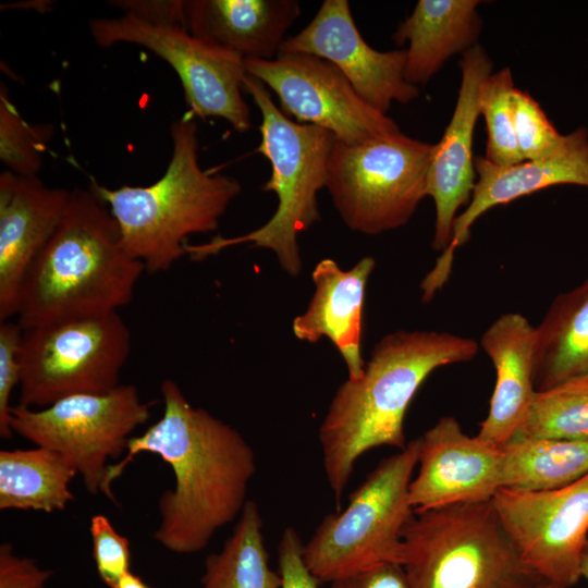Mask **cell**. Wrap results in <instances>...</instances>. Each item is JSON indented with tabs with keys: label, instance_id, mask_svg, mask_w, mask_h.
<instances>
[{
	"label": "cell",
	"instance_id": "cell-28",
	"mask_svg": "<svg viewBox=\"0 0 588 588\" xmlns=\"http://www.w3.org/2000/svg\"><path fill=\"white\" fill-rule=\"evenodd\" d=\"M514 89L513 75L509 68L488 75L479 88V112L487 128L485 158L500 167L523 161L514 130Z\"/></svg>",
	"mask_w": 588,
	"mask_h": 588
},
{
	"label": "cell",
	"instance_id": "cell-26",
	"mask_svg": "<svg viewBox=\"0 0 588 588\" xmlns=\"http://www.w3.org/2000/svg\"><path fill=\"white\" fill-rule=\"evenodd\" d=\"M200 584L201 588H282L280 573L270 567L255 501H246L233 534L219 552L207 556Z\"/></svg>",
	"mask_w": 588,
	"mask_h": 588
},
{
	"label": "cell",
	"instance_id": "cell-7",
	"mask_svg": "<svg viewBox=\"0 0 588 588\" xmlns=\"http://www.w3.org/2000/svg\"><path fill=\"white\" fill-rule=\"evenodd\" d=\"M419 439L382 460L351 493L346 507L328 514L304 544L307 568L332 583L383 563L403 561V532L415 511L409 483Z\"/></svg>",
	"mask_w": 588,
	"mask_h": 588
},
{
	"label": "cell",
	"instance_id": "cell-1",
	"mask_svg": "<svg viewBox=\"0 0 588 588\" xmlns=\"http://www.w3.org/2000/svg\"><path fill=\"white\" fill-rule=\"evenodd\" d=\"M160 393L161 417L108 466L101 494L117 503L111 486L130 463L142 453L158 455L171 467L174 487L159 497L154 539L173 553L193 554L242 513L256 456L241 432L193 406L172 379L161 382Z\"/></svg>",
	"mask_w": 588,
	"mask_h": 588
},
{
	"label": "cell",
	"instance_id": "cell-36",
	"mask_svg": "<svg viewBox=\"0 0 588 588\" xmlns=\"http://www.w3.org/2000/svg\"><path fill=\"white\" fill-rule=\"evenodd\" d=\"M331 588H413L404 567L383 563L331 583Z\"/></svg>",
	"mask_w": 588,
	"mask_h": 588
},
{
	"label": "cell",
	"instance_id": "cell-23",
	"mask_svg": "<svg viewBox=\"0 0 588 588\" xmlns=\"http://www.w3.org/2000/svg\"><path fill=\"white\" fill-rule=\"evenodd\" d=\"M588 376V278L558 294L535 327L534 382L544 391Z\"/></svg>",
	"mask_w": 588,
	"mask_h": 588
},
{
	"label": "cell",
	"instance_id": "cell-40",
	"mask_svg": "<svg viewBox=\"0 0 588 588\" xmlns=\"http://www.w3.org/2000/svg\"><path fill=\"white\" fill-rule=\"evenodd\" d=\"M44 588H47V587H44Z\"/></svg>",
	"mask_w": 588,
	"mask_h": 588
},
{
	"label": "cell",
	"instance_id": "cell-35",
	"mask_svg": "<svg viewBox=\"0 0 588 588\" xmlns=\"http://www.w3.org/2000/svg\"><path fill=\"white\" fill-rule=\"evenodd\" d=\"M109 3L152 25L186 28L184 0H115Z\"/></svg>",
	"mask_w": 588,
	"mask_h": 588
},
{
	"label": "cell",
	"instance_id": "cell-2",
	"mask_svg": "<svg viewBox=\"0 0 588 588\" xmlns=\"http://www.w3.org/2000/svg\"><path fill=\"white\" fill-rule=\"evenodd\" d=\"M478 348L474 339L450 332L399 330L375 345L359 379L336 389L318 433L336 511L363 454L406 446L404 417L427 377L439 367L471 360Z\"/></svg>",
	"mask_w": 588,
	"mask_h": 588
},
{
	"label": "cell",
	"instance_id": "cell-31",
	"mask_svg": "<svg viewBox=\"0 0 588 588\" xmlns=\"http://www.w3.org/2000/svg\"><path fill=\"white\" fill-rule=\"evenodd\" d=\"M89 534L97 574L106 586L117 588L121 577L131 571L130 541L103 514L90 518Z\"/></svg>",
	"mask_w": 588,
	"mask_h": 588
},
{
	"label": "cell",
	"instance_id": "cell-33",
	"mask_svg": "<svg viewBox=\"0 0 588 588\" xmlns=\"http://www.w3.org/2000/svg\"><path fill=\"white\" fill-rule=\"evenodd\" d=\"M303 549L304 544L296 529L284 528L278 546L282 588H319V581L306 566Z\"/></svg>",
	"mask_w": 588,
	"mask_h": 588
},
{
	"label": "cell",
	"instance_id": "cell-6",
	"mask_svg": "<svg viewBox=\"0 0 588 588\" xmlns=\"http://www.w3.org/2000/svg\"><path fill=\"white\" fill-rule=\"evenodd\" d=\"M402 566L413 588H535L543 581L491 501L415 513L403 532Z\"/></svg>",
	"mask_w": 588,
	"mask_h": 588
},
{
	"label": "cell",
	"instance_id": "cell-9",
	"mask_svg": "<svg viewBox=\"0 0 588 588\" xmlns=\"http://www.w3.org/2000/svg\"><path fill=\"white\" fill-rule=\"evenodd\" d=\"M131 351L118 311L23 330L19 405L41 408L77 394H102L120 383Z\"/></svg>",
	"mask_w": 588,
	"mask_h": 588
},
{
	"label": "cell",
	"instance_id": "cell-21",
	"mask_svg": "<svg viewBox=\"0 0 588 588\" xmlns=\"http://www.w3.org/2000/svg\"><path fill=\"white\" fill-rule=\"evenodd\" d=\"M186 28L196 38L244 60L275 59L301 15L297 0H184Z\"/></svg>",
	"mask_w": 588,
	"mask_h": 588
},
{
	"label": "cell",
	"instance_id": "cell-34",
	"mask_svg": "<svg viewBox=\"0 0 588 588\" xmlns=\"http://www.w3.org/2000/svg\"><path fill=\"white\" fill-rule=\"evenodd\" d=\"M53 572L21 556L11 543L0 546V588H44Z\"/></svg>",
	"mask_w": 588,
	"mask_h": 588
},
{
	"label": "cell",
	"instance_id": "cell-20",
	"mask_svg": "<svg viewBox=\"0 0 588 588\" xmlns=\"http://www.w3.org/2000/svg\"><path fill=\"white\" fill-rule=\"evenodd\" d=\"M480 346L495 369L488 415L478 436L504 446L519 431L536 394L535 327L519 313H506L483 332Z\"/></svg>",
	"mask_w": 588,
	"mask_h": 588
},
{
	"label": "cell",
	"instance_id": "cell-19",
	"mask_svg": "<svg viewBox=\"0 0 588 588\" xmlns=\"http://www.w3.org/2000/svg\"><path fill=\"white\" fill-rule=\"evenodd\" d=\"M376 261L366 256L350 270H342L331 258L320 260L313 270L314 295L306 310L295 317L294 335L308 343L328 338L342 355L347 379H359L366 363L362 357L365 292Z\"/></svg>",
	"mask_w": 588,
	"mask_h": 588
},
{
	"label": "cell",
	"instance_id": "cell-18",
	"mask_svg": "<svg viewBox=\"0 0 588 588\" xmlns=\"http://www.w3.org/2000/svg\"><path fill=\"white\" fill-rule=\"evenodd\" d=\"M71 191L38 175L0 174V321L16 316L23 279L66 209Z\"/></svg>",
	"mask_w": 588,
	"mask_h": 588
},
{
	"label": "cell",
	"instance_id": "cell-37",
	"mask_svg": "<svg viewBox=\"0 0 588 588\" xmlns=\"http://www.w3.org/2000/svg\"><path fill=\"white\" fill-rule=\"evenodd\" d=\"M117 588H154V587L145 583L138 575L128 571L121 577Z\"/></svg>",
	"mask_w": 588,
	"mask_h": 588
},
{
	"label": "cell",
	"instance_id": "cell-5",
	"mask_svg": "<svg viewBox=\"0 0 588 588\" xmlns=\"http://www.w3.org/2000/svg\"><path fill=\"white\" fill-rule=\"evenodd\" d=\"M248 93L261 113V140L257 151L267 158L271 176L261 189L273 192L278 206L273 216L248 233L217 236L201 244H184L185 255L203 260L229 247L250 244L271 249L284 271L296 277L302 270L298 235L320 221L317 195L326 187L327 168L335 136L328 130L292 121L279 109L266 85L246 75Z\"/></svg>",
	"mask_w": 588,
	"mask_h": 588
},
{
	"label": "cell",
	"instance_id": "cell-24",
	"mask_svg": "<svg viewBox=\"0 0 588 588\" xmlns=\"http://www.w3.org/2000/svg\"><path fill=\"white\" fill-rule=\"evenodd\" d=\"M77 476L58 452L35 446L0 451V510L61 512L74 500Z\"/></svg>",
	"mask_w": 588,
	"mask_h": 588
},
{
	"label": "cell",
	"instance_id": "cell-10",
	"mask_svg": "<svg viewBox=\"0 0 588 588\" xmlns=\"http://www.w3.org/2000/svg\"><path fill=\"white\" fill-rule=\"evenodd\" d=\"M134 384L102 394H77L41 408H11L13 433L60 453L82 477L86 490L101 494L110 461L124 455L134 431L150 417Z\"/></svg>",
	"mask_w": 588,
	"mask_h": 588
},
{
	"label": "cell",
	"instance_id": "cell-8",
	"mask_svg": "<svg viewBox=\"0 0 588 588\" xmlns=\"http://www.w3.org/2000/svg\"><path fill=\"white\" fill-rule=\"evenodd\" d=\"M433 150L401 132L358 144L335 138L326 188L345 225L367 235L405 225L428 196Z\"/></svg>",
	"mask_w": 588,
	"mask_h": 588
},
{
	"label": "cell",
	"instance_id": "cell-16",
	"mask_svg": "<svg viewBox=\"0 0 588 588\" xmlns=\"http://www.w3.org/2000/svg\"><path fill=\"white\" fill-rule=\"evenodd\" d=\"M418 439V473L409 483L415 513L490 502L502 488L503 449L469 437L453 416L441 417Z\"/></svg>",
	"mask_w": 588,
	"mask_h": 588
},
{
	"label": "cell",
	"instance_id": "cell-27",
	"mask_svg": "<svg viewBox=\"0 0 588 588\" xmlns=\"http://www.w3.org/2000/svg\"><path fill=\"white\" fill-rule=\"evenodd\" d=\"M516 436L588 439V376L537 391Z\"/></svg>",
	"mask_w": 588,
	"mask_h": 588
},
{
	"label": "cell",
	"instance_id": "cell-38",
	"mask_svg": "<svg viewBox=\"0 0 588 588\" xmlns=\"http://www.w3.org/2000/svg\"><path fill=\"white\" fill-rule=\"evenodd\" d=\"M580 574H581V578L584 577L588 580V541L585 546V549L581 555Z\"/></svg>",
	"mask_w": 588,
	"mask_h": 588
},
{
	"label": "cell",
	"instance_id": "cell-25",
	"mask_svg": "<svg viewBox=\"0 0 588 588\" xmlns=\"http://www.w3.org/2000/svg\"><path fill=\"white\" fill-rule=\"evenodd\" d=\"M502 449V488L552 490L588 475V439L515 436Z\"/></svg>",
	"mask_w": 588,
	"mask_h": 588
},
{
	"label": "cell",
	"instance_id": "cell-30",
	"mask_svg": "<svg viewBox=\"0 0 588 588\" xmlns=\"http://www.w3.org/2000/svg\"><path fill=\"white\" fill-rule=\"evenodd\" d=\"M512 102L515 137L523 161L544 159L559 150L565 135L556 131L534 97L515 88Z\"/></svg>",
	"mask_w": 588,
	"mask_h": 588
},
{
	"label": "cell",
	"instance_id": "cell-22",
	"mask_svg": "<svg viewBox=\"0 0 588 588\" xmlns=\"http://www.w3.org/2000/svg\"><path fill=\"white\" fill-rule=\"evenodd\" d=\"M477 0H419L393 40L408 42L405 79L426 84L454 54L476 46L481 30Z\"/></svg>",
	"mask_w": 588,
	"mask_h": 588
},
{
	"label": "cell",
	"instance_id": "cell-15",
	"mask_svg": "<svg viewBox=\"0 0 588 588\" xmlns=\"http://www.w3.org/2000/svg\"><path fill=\"white\" fill-rule=\"evenodd\" d=\"M475 170L474 192L465 210L454 220L450 245L420 283L426 303L449 280L456 248L469 238L471 225L486 211L560 184L588 188V131L579 127L565 135L560 149L544 159L500 167L479 157Z\"/></svg>",
	"mask_w": 588,
	"mask_h": 588
},
{
	"label": "cell",
	"instance_id": "cell-14",
	"mask_svg": "<svg viewBox=\"0 0 588 588\" xmlns=\"http://www.w3.org/2000/svg\"><path fill=\"white\" fill-rule=\"evenodd\" d=\"M281 52H303L334 64L357 95L385 114L396 101L419 96L405 79L406 50L378 51L362 37L347 0H324L314 19L283 42ZM280 52V53H281Z\"/></svg>",
	"mask_w": 588,
	"mask_h": 588
},
{
	"label": "cell",
	"instance_id": "cell-29",
	"mask_svg": "<svg viewBox=\"0 0 588 588\" xmlns=\"http://www.w3.org/2000/svg\"><path fill=\"white\" fill-rule=\"evenodd\" d=\"M51 124H29L11 101L7 86L0 87V159L7 171L19 175H38L48 143L53 136Z\"/></svg>",
	"mask_w": 588,
	"mask_h": 588
},
{
	"label": "cell",
	"instance_id": "cell-13",
	"mask_svg": "<svg viewBox=\"0 0 588 588\" xmlns=\"http://www.w3.org/2000/svg\"><path fill=\"white\" fill-rule=\"evenodd\" d=\"M248 75L279 98L281 110L299 122L330 131L338 140L358 144L399 133V125L366 103L331 62L303 52L272 60L246 59Z\"/></svg>",
	"mask_w": 588,
	"mask_h": 588
},
{
	"label": "cell",
	"instance_id": "cell-11",
	"mask_svg": "<svg viewBox=\"0 0 588 588\" xmlns=\"http://www.w3.org/2000/svg\"><path fill=\"white\" fill-rule=\"evenodd\" d=\"M89 32L102 48L134 44L164 60L177 74L192 114L224 119L240 133L250 128L241 56L194 37L185 27L152 25L128 13L93 20Z\"/></svg>",
	"mask_w": 588,
	"mask_h": 588
},
{
	"label": "cell",
	"instance_id": "cell-32",
	"mask_svg": "<svg viewBox=\"0 0 588 588\" xmlns=\"http://www.w3.org/2000/svg\"><path fill=\"white\" fill-rule=\"evenodd\" d=\"M23 329L17 321L0 323V437L11 439L10 427L12 391L20 383V348Z\"/></svg>",
	"mask_w": 588,
	"mask_h": 588
},
{
	"label": "cell",
	"instance_id": "cell-4",
	"mask_svg": "<svg viewBox=\"0 0 588 588\" xmlns=\"http://www.w3.org/2000/svg\"><path fill=\"white\" fill-rule=\"evenodd\" d=\"M171 139L170 161L155 183L111 189L93 180L89 186L117 220L124 249L149 273L167 271L181 259L189 235L217 230L242 192L236 179L203 170L192 118L173 121Z\"/></svg>",
	"mask_w": 588,
	"mask_h": 588
},
{
	"label": "cell",
	"instance_id": "cell-39",
	"mask_svg": "<svg viewBox=\"0 0 588 588\" xmlns=\"http://www.w3.org/2000/svg\"><path fill=\"white\" fill-rule=\"evenodd\" d=\"M535 588H563V587L554 585V584H550L547 581H541Z\"/></svg>",
	"mask_w": 588,
	"mask_h": 588
},
{
	"label": "cell",
	"instance_id": "cell-12",
	"mask_svg": "<svg viewBox=\"0 0 588 588\" xmlns=\"http://www.w3.org/2000/svg\"><path fill=\"white\" fill-rule=\"evenodd\" d=\"M492 504L524 562L543 580L571 588L588 541V475L552 490H498Z\"/></svg>",
	"mask_w": 588,
	"mask_h": 588
},
{
	"label": "cell",
	"instance_id": "cell-3",
	"mask_svg": "<svg viewBox=\"0 0 588 588\" xmlns=\"http://www.w3.org/2000/svg\"><path fill=\"white\" fill-rule=\"evenodd\" d=\"M144 265L124 249L107 204L90 188H74L53 234L20 287L23 330L118 311L130 304Z\"/></svg>",
	"mask_w": 588,
	"mask_h": 588
},
{
	"label": "cell",
	"instance_id": "cell-17",
	"mask_svg": "<svg viewBox=\"0 0 588 588\" xmlns=\"http://www.w3.org/2000/svg\"><path fill=\"white\" fill-rule=\"evenodd\" d=\"M461 86L452 118L434 150L428 173V196L436 206L432 248L450 245L457 210L470 201L476 184L474 131L479 112V88L492 73V62L478 45L463 53Z\"/></svg>",
	"mask_w": 588,
	"mask_h": 588
}]
</instances>
